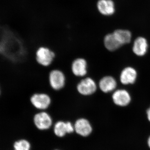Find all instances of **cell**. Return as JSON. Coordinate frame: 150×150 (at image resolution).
<instances>
[{
	"label": "cell",
	"instance_id": "1",
	"mask_svg": "<svg viewBox=\"0 0 150 150\" xmlns=\"http://www.w3.org/2000/svg\"><path fill=\"white\" fill-rule=\"evenodd\" d=\"M35 60L40 67H48L54 63L56 57L55 52L49 47L40 46L35 52Z\"/></svg>",
	"mask_w": 150,
	"mask_h": 150
},
{
	"label": "cell",
	"instance_id": "2",
	"mask_svg": "<svg viewBox=\"0 0 150 150\" xmlns=\"http://www.w3.org/2000/svg\"><path fill=\"white\" fill-rule=\"evenodd\" d=\"M67 80L66 75L62 70L54 69L48 73V84L54 91H60L64 89L67 84Z\"/></svg>",
	"mask_w": 150,
	"mask_h": 150
},
{
	"label": "cell",
	"instance_id": "3",
	"mask_svg": "<svg viewBox=\"0 0 150 150\" xmlns=\"http://www.w3.org/2000/svg\"><path fill=\"white\" fill-rule=\"evenodd\" d=\"M30 101L36 109L43 111L51 105L52 99L50 95L46 93L36 92L30 96Z\"/></svg>",
	"mask_w": 150,
	"mask_h": 150
},
{
	"label": "cell",
	"instance_id": "4",
	"mask_svg": "<svg viewBox=\"0 0 150 150\" xmlns=\"http://www.w3.org/2000/svg\"><path fill=\"white\" fill-rule=\"evenodd\" d=\"M76 90L82 96H87L92 95L96 92L97 85L93 79L86 77L81 80L77 84Z\"/></svg>",
	"mask_w": 150,
	"mask_h": 150
},
{
	"label": "cell",
	"instance_id": "5",
	"mask_svg": "<svg viewBox=\"0 0 150 150\" xmlns=\"http://www.w3.org/2000/svg\"><path fill=\"white\" fill-rule=\"evenodd\" d=\"M70 69L76 77H84L88 73L87 62L82 57H76L72 61Z\"/></svg>",
	"mask_w": 150,
	"mask_h": 150
},
{
	"label": "cell",
	"instance_id": "6",
	"mask_svg": "<svg viewBox=\"0 0 150 150\" xmlns=\"http://www.w3.org/2000/svg\"><path fill=\"white\" fill-rule=\"evenodd\" d=\"M35 126L39 130L49 129L52 124L51 116L45 111H42L35 114L33 118Z\"/></svg>",
	"mask_w": 150,
	"mask_h": 150
},
{
	"label": "cell",
	"instance_id": "7",
	"mask_svg": "<svg viewBox=\"0 0 150 150\" xmlns=\"http://www.w3.org/2000/svg\"><path fill=\"white\" fill-rule=\"evenodd\" d=\"M112 100L115 104L120 106H125L130 103L131 97L127 91L119 89L112 94Z\"/></svg>",
	"mask_w": 150,
	"mask_h": 150
},
{
	"label": "cell",
	"instance_id": "8",
	"mask_svg": "<svg viewBox=\"0 0 150 150\" xmlns=\"http://www.w3.org/2000/svg\"><path fill=\"white\" fill-rule=\"evenodd\" d=\"M74 127L77 134L82 137H87L91 134L92 131V128L89 122L85 118H80L76 120Z\"/></svg>",
	"mask_w": 150,
	"mask_h": 150
},
{
	"label": "cell",
	"instance_id": "9",
	"mask_svg": "<svg viewBox=\"0 0 150 150\" xmlns=\"http://www.w3.org/2000/svg\"><path fill=\"white\" fill-rule=\"evenodd\" d=\"M74 131H75L74 127L69 121L65 122L59 121L56 123L54 126V133L58 137H64L67 134H71Z\"/></svg>",
	"mask_w": 150,
	"mask_h": 150
},
{
	"label": "cell",
	"instance_id": "10",
	"mask_svg": "<svg viewBox=\"0 0 150 150\" xmlns=\"http://www.w3.org/2000/svg\"><path fill=\"white\" fill-rule=\"evenodd\" d=\"M97 7L100 13L105 16H110L115 13V4L112 0H99Z\"/></svg>",
	"mask_w": 150,
	"mask_h": 150
},
{
	"label": "cell",
	"instance_id": "11",
	"mask_svg": "<svg viewBox=\"0 0 150 150\" xmlns=\"http://www.w3.org/2000/svg\"><path fill=\"white\" fill-rule=\"evenodd\" d=\"M137 76V72L135 69L131 67H126L121 72L120 80L124 85L133 84L136 81Z\"/></svg>",
	"mask_w": 150,
	"mask_h": 150
},
{
	"label": "cell",
	"instance_id": "12",
	"mask_svg": "<svg viewBox=\"0 0 150 150\" xmlns=\"http://www.w3.org/2000/svg\"><path fill=\"white\" fill-rule=\"evenodd\" d=\"M148 44L146 39L143 37L137 38L134 42L133 51L139 56H144L147 51Z\"/></svg>",
	"mask_w": 150,
	"mask_h": 150
},
{
	"label": "cell",
	"instance_id": "13",
	"mask_svg": "<svg viewBox=\"0 0 150 150\" xmlns=\"http://www.w3.org/2000/svg\"><path fill=\"white\" fill-rule=\"evenodd\" d=\"M117 86V83L114 78L110 76L103 77L99 83V87L101 91L105 93L113 91Z\"/></svg>",
	"mask_w": 150,
	"mask_h": 150
},
{
	"label": "cell",
	"instance_id": "14",
	"mask_svg": "<svg viewBox=\"0 0 150 150\" xmlns=\"http://www.w3.org/2000/svg\"><path fill=\"white\" fill-rule=\"evenodd\" d=\"M113 34L121 45L130 43L131 41L132 35L131 32L129 30H116L113 33Z\"/></svg>",
	"mask_w": 150,
	"mask_h": 150
},
{
	"label": "cell",
	"instance_id": "15",
	"mask_svg": "<svg viewBox=\"0 0 150 150\" xmlns=\"http://www.w3.org/2000/svg\"><path fill=\"white\" fill-rule=\"evenodd\" d=\"M104 45L110 51H114L120 48L122 45L118 42L113 33L107 34L104 38Z\"/></svg>",
	"mask_w": 150,
	"mask_h": 150
},
{
	"label": "cell",
	"instance_id": "16",
	"mask_svg": "<svg viewBox=\"0 0 150 150\" xmlns=\"http://www.w3.org/2000/svg\"><path fill=\"white\" fill-rule=\"evenodd\" d=\"M14 149L15 150H30V144L26 140H19L14 144Z\"/></svg>",
	"mask_w": 150,
	"mask_h": 150
},
{
	"label": "cell",
	"instance_id": "17",
	"mask_svg": "<svg viewBox=\"0 0 150 150\" xmlns=\"http://www.w3.org/2000/svg\"><path fill=\"white\" fill-rule=\"evenodd\" d=\"M147 113L148 119L150 121V108L147 111Z\"/></svg>",
	"mask_w": 150,
	"mask_h": 150
},
{
	"label": "cell",
	"instance_id": "18",
	"mask_svg": "<svg viewBox=\"0 0 150 150\" xmlns=\"http://www.w3.org/2000/svg\"><path fill=\"white\" fill-rule=\"evenodd\" d=\"M148 144H149V146L150 148V137L149 138V140H148Z\"/></svg>",
	"mask_w": 150,
	"mask_h": 150
},
{
	"label": "cell",
	"instance_id": "19",
	"mask_svg": "<svg viewBox=\"0 0 150 150\" xmlns=\"http://www.w3.org/2000/svg\"></svg>",
	"mask_w": 150,
	"mask_h": 150
}]
</instances>
